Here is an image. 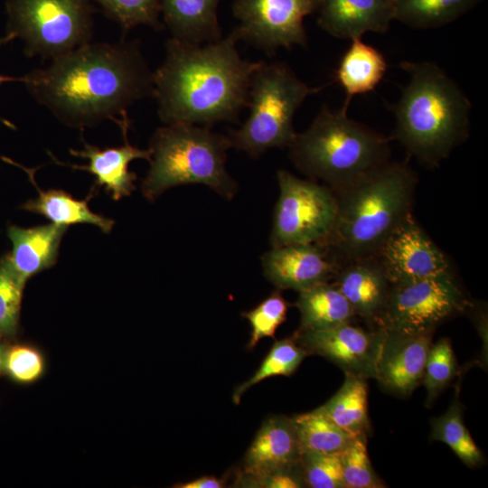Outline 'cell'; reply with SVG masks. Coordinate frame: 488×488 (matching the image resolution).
I'll return each instance as SVG.
<instances>
[{"label":"cell","mask_w":488,"mask_h":488,"mask_svg":"<svg viewBox=\"0 0 488 488\" xmlns=\"http://www.w3.org/2000/svg\"><path fill=\"white\" fill-rule=\"evenodd\" d=\"M153 73L139 42L87 43L23 76L32 97L63 124L118 126L136 102L154 95Z\"/></svg>","instance_id":"cell-1"},{"label":"cell","mask_w":488,"mask_h":488,"mask_svg":"<svg viewBox=\"0 0 488 488\" xmlns=\"http://www.w3.org/2000/svg\"><path fill=\"white\" fill-rule=\"evenodd\" d=\"M239 41L237 28L205 44L166 41L164 60L153 73V98L164 125L211 127L239 120L248 107L251 75L259 62L240 56Z\"/></svg>","instance_id":"cell-2"},{"label":"cell","mask_w":488,"mask_h":488,"mask_svg":"<svg viewBox=\"0 0 488 488\" xmlns=\"http://www.w3.org/2000/svg\"><path fill=\"white\" fill-rule=\"evenodd\" d=\"M408 83L393 105L397 140L423 164L435 167L470 133L471 102L459 85L433 61H402Z\"/></svg>","instance_id":"cell-3"},{"label":"cell","mask_w":488,"mask_h":488,"mask_svg":"<svg viewBox=\"0 0 488 488\" xmlns=\"http://www.w3.org/2000/svg\"><path fill=\"white\" fill-rule=\"evenodd\" d=\"M417 178L405 163L388 162L333 191L337 214L321 246L346 261L374 257L412 211Z\"/></svg>","instance_id":"cell-4"},{"label":"cell","mask_w":488,"mask_h":488,"mask_svg":"<svg viewBox=\"0 0 488 488\" xmlns=\"http://www.w3.org/2000/svg\"><path fill=\"white\" fill-rule=\"evenodd\" d=\"M348 105H323L310 126L287 147L294 165L311 180L339 190L389 162V140L351 118Z\"/></svg>","instance_id":"cell-5"},{"label":"cell","mask_w":488,"mask_h":488,"mask_svg":"<svg viewBox=\"0 0 488 488\" xmlns=\"http://www.w3.org/2000/svg\"><path fill=\"white\" fill-rule=\"evenodd\" d=\"M231 147L228 135L209 127L177 123L156 128L149 145L150 167L142 182L144 196L155 201L172 187L200 183L231 200L238 192L226 169Z\"/></svg>","instance_id":"cell-6"},{"label":"cell","mask_w":488,"mask_h":488,"mask_svg":"<svg viewBox=\"0 0 488 488\" xmlns=\"http://www.w3.org/2000/svg\"><path fill=\"white\" fill-rule=\"evenodd\" d=\"M321 89L303 81L286 62L259 61L250 79L249 116L228 134L232 147L251 158L272 148H287L296 134L297 109Z\"/></svg>","instance_id":"cell-7"},{"label":"cell","mask_w":488,"mask_h":488,"mask_svg":"<svg viewBox=\"0 0 488 488\" xmlns=\"http://www.w3.org/2000/svg\"><path fill=\"white\" fill-rule=\"evenodd\" d=\"M7 32L23 42L26 56L54 59L89 42L90 0H6Z\"/></svg>","instance_id":"cell-8"},{"label":"cell","mask_w":488,"mask_h":488,"mask_svg":"<svg viewBox=\"0 0 488 488\" xmlns=\"http://www.w3.org/2000/svg\"><path fill=\"white\" fill-rule=\"evenodd\" d=\"M279 197L270 234L272 247L289 244L323 245L337 214L334 192L325 184L304 180L286 170L277 173Z\"/></svg>","instance_id":"cell-9"},{"label":"cell","mask_w":488,"mask_h":488,"mask_svg":"<svg viewBox=\"0 0 488 488\" xmlns=\"http://www.w3.org/2000/svg\"><path fill=\"white\" fill-rule=\"evenodd\" d=\"M472 308L452 274L390 285L377 327L410 334L434 333L444 322Z\"/></svg>","instance_id":"cell-10"},{"label":"cell","mask_w":488,"mask_h":488,"mask_svg":"<svg viewBox=\"0 0 488 488\" xmlns=\"http://www.w3.org/2000/svg\"><path fill=\"white\" fill-rule=\"evenodd\" d=\"M318 4L319 0H234L240 41L269 56L279 48L306 47L304 19L317 11Z\"/></svg>","instance_id":"cell-11"},{"label":"cell","mask_w":488,"mask_h":488,"mask_svg":"<svg viewBox=\"0 0 488 488\" xmlns=\"http://www.w3.org/2000/svg\"><path fill=\"white\" fill-rule=\"evenodd\" d=\"M293 335L307 355L324 357L344 374L376 378L385 329H365L350 322L324 330H296Z\"/></svg>","instance_id":"cell-12"},{"label":"cell","mask_w":488,"mask_h":488,"mask_svg":"<svg viewBox=\"0 0 488 488\" xmlns=\"http://www.w3.org/2000/svg\"><path fill=\"white\" fill-rule=\"evenodd\" d=\"M374 258L390 285L452 274L448 258L414 220L412 213L390 233Z\"/></svg>","instance_id":"cell-13"},{"label":"cell","mask_w":488,"mask_h":488,"mask_svg":"<svg viewBox=\"0 0 488 488\" xmlns=\"http://www.w3.org/2000/svg\"><path fill=\"white\" fill-rule=\"evenodd\" d=\"M315 243L272 247L262 258L265 277L277 289L297 292L329 282L339 270L336 258Z\"/></svg>","instance_id":"cell-14"},{"label":"cell","mask_w":488,"mask_h":488,"mask_svg":"<svg viewBox=\"0 0 488 488\" xmlns=\"http://www.w3.org/2000/svg\"><path fill=\"white\" fill-rule=\"evenodd\" d=\"M302 449L291 418L274 416L263 422L248 448L239 474V486L301 465Z\"/></svg>","instance_id":"cell-15"},{"label":"cell","mask_w":488,"mask_h":488,"mask_svg":"<svg viewBox=\"0 0 488 488\" xmlns=\"http://www.w3.org/2000/svg\"><path fill=\"white\" fill-rule=\"evenodd\" d=\"M433 335L385 329L375 378L379 384L396 395L409 396L422 382Z\"/></svg>","instance_id":"cell-16"},{"label":"cell","mask_w":488,"mask_h":488,"mask_svg":"<svg viewBox=\"0 0 488 488\" xmlns=\"http://www.w3.org/2000/svg\"><path fill=\"white\" fill-rule=\"evenodd\" d=\"M334 285L355 316L376 328L385 307L390 284L374 257L347 261L334 277Z\"/></svg>","instance_id":"cell-17"},{"label":"cell","mask_w":488,"mask_h":488,"mask_svg":"<svg viewBox=\"0 0 488 488\" xmlns=\"http://www.w3.org/2000/svg\"><path fill=\"white\" fill-rule=\"evenodd\" d=\"M318 25L330 35L345 40L367 33H386L393 19L387 0H319Z\"/></svg>","instance_id":"cell-18"},{"label":"cell","mask_w":488,"mask_h":488,"mask_svg":"<svg viewBox=\"0 0 488 488\" xmlns=\"http://www.w3.org/2000/svg\"><path fill=\"white\" fill-rule=\"evenodd\" d=\"M129 127L121 128L125 143L121 146L99 148L84 143L83 149L70 152L72 155L89 160L87 165L70 164V167L88 171L95 176L96 186H103L115 201L128 196L136 189V174L128 169L130 162L136 159L151 158L150 149H140L129 144Z\"/></svg>","instance_id":"cell-19"},{"label":"cell","mask_w":488,"mask_h":488,"mask_svg":"<svg viewBox=\"0 0 488 488\" xmlns=\"http://www.w3.org/2000/svg\"><path fill=\"white\" fill-rule=\"evenodd\" d=\"M67 229V226L54 223L32 228L8 227L7 235L13 248L7 256L24 281L55 265L60 243Z\"/></svg>","instance_id":"cell-20"},{"label":"cell","mask_w":488,"mask_h":488,"mask_svg":"<svg viewBox=\"0 0 488 488\" xmlns=\"http://www.w3.org/2000/svg\"><path fill=\"white\" fill-rule=\"evenodd\" d=\"M220 0H160V15L171 38L205 44L222 38L217 15Z\"/></svg>","instance_id":"cell-21"},{"label":"cell","mask_w":488,"mask_h":488,"mask_svg":"<svg viewBox=\"0 0 488 488\" xmlns=\"http://www.w3.org/2000/svg\"><path fill=\"white\" fill-rule=\"evenodd\" d=\"M388 65L384 55L361 38L353 39L334 71V80L345 92L344 104L352 97L369 93L383 80Z\"/></svg>","instance_id":"cell-22"},{"label":"cell","mask_w":488,"mask_h":488,"mask_svg":"<svg viewBox=\"0 0 488 488\" xmlns=\"http://www.w3.org/2000/svg\"><path fill=\"white\" fill-rule=\"evenodd\" d=\"M2 159L23 168L39 192L35 199L29 200L22 205L23 210L42 215L52 223L58 225L69 227L79 223L91 224L99 228L104 233H108L112 230L114 221L93 212L88 205V200H76L62 190L42 191L34 182L33 170L24 168L5 157Z\"/></svg>","instance_id":"cell-23"},{"label":"cell","mask_w":488,"mask_h":488,"mask_svg":"<svg viewBox=\"0 0 488 488\" xmlns=\"http://www.w3.org/2000/svg\"><path fill=\"white\" fill-rule=\"evenodd\" d=\"M296 306L300 312L297 330H324L352 322V307L333 283L324 282L302 290Z\"/></svg>","instance_id":"cell-24"},{"label":"cell","mask_w":488,"mask_h":488,"mask_svg":"<svg viewBox=\"0 0 488 488\" xmlns=\"http://www.w3.org/2000/svg\"><path fill=\"white\" fill-rule=\"evenodd\" d=\"M321 407L341 428L354 437L368 438L371 423L367 379L345 374L342 387Z\"/></svg>","instance_id":"cell-25"},{"label":"cell","mask_w":488,"mask_h":488,"mask_svg":"<svg viewBox=\"0 0 488 488\" xmlns=\"http://www.w3.org/2000/svg\"><path fill=\"white\" fill-rule=\"evenodd\" d=\"M481 1L394 0L393 19L415 29L437 28L454 22Z\"/></svg>","instance_id":"cell-26"},{"label":"cell","mask_w":488,"mask_h":488,"mask_svg":"<svg viewBox=\"0 0 488 488\" xmlns=\"http://www.w3.org/2000/svg\"><path fill=\"white\" fill-rule=\"evenodd\" d=\"M291 419L302 453H341L356 438L341 428L322 407L295 415Z\"/></svg>","instance_id":"cell-27"},{"label":"cell","mask_w":488,"mask_h":488,"mask_svg":"<svg viewBox=\"0 0 488 488\" xmlns=\"http://www.w3.org/2000/svg\"><path fill=\"white\" fill-rule=\"evenodd\" d=\"M430 423L431 440L445 443L468 467H476L483 463V455L464 422L463 406L457 396L447 410L432 418Z\"/></svg>","instance_id":"cell-28"},{"label":"cell","mask_w":488,"mask_h":488,"mask_svg":"<svg viewBox=\"0 0 488 488\" xmlns=\"http://www.w3.org/2000/svg\"><path fill=\"white\" fill-rule=\"evenodd\" d=\"M307 353L296 343L294 335L275 341L256 372L245 382L237 386L232 400L235 405L242 395L260 381L275 376H291L302 363Z\"/></svg>","instance_id":"cell-29"},{"label":"cell","mask_w":488,"mask_h":488,"mask_svg":"<svg viewBox=\"0 0 488 488\" xmlns=\"http://www.w3.org/2000/svg\"><path fill=\"white\" fill-rule=\"evenodd\" d=\"M26 281L14 270L7 254L0 258V337L15 339Z\"/></svg>","instance_id":"cell-30"},{"label":"cell","mask_w":488,"mask_h":488,"mask_svg":"<svg viewBox=\"0 0 488 488\" xmlns=\"http://www.w3.org/2000/svg\"><path fill=\"white\" fill-rule=\"evenodd\" d=\"M457 373V361L450 340L441 338L436 343H432L421 382L427 391L426 406L434 402Z\"/></svg>","instance_id":"cell-31"},{"label":"cell","mask_w":488,"mask_h":488,"mask_svg":"<svg viewBox=\"0 0 488 488\" xmlns=\"http://www.w3.org/2000/svg\"><path fill=\"white\" fill-rule=\"evenodd\" d=\"M116 22L124 32L145 25L155 31L164 28L160 20V0H90Z\"/></svg>","instance_id":"cell-32"},{"label":"cell","mask_w":488,"mask_h":488,"mask_svg":"<svg viewBox=\"0 0 488 488\" xmlns=\"http://www.w3.org/2000/svg\"><path fill=\"white\" fill-rule=\"evenodd\" d=\"M46 371V359L42 350L28 343H7L3 375L19 385L38 381Z\"/></svg>","instance_id":"cell-33"},{"label":"cell","mask_w":488,"mask_h":488,"mask_svg":"<svg viewBox=\"0 0 488 488\" xmlns=\"http://www.w3.org/2000/svg\"><path fill=\"white\" fill-rule=\"evenodd\" d=\"M288 307L289 303L277 288L256 307L241 314L251 328L249 350H253L264 337L275 338L277 328L286 320Z\"/></svg>","instance_id":"cell-34"},{"label":"cell","mask_w":488,"mask_h":488,"mask_svg":"<svg viewBox=\"0 0 488 488\" xmlns=\"http://www.w3.org/2000/svg\"><path fill=\"white\" fill-rule=\"evenodd\" d=\"M368 438L356 437L340 453L345 488H383V481L375 473L368 450Z\"/></svg>","instance_id":"cell-35"},{"label":"cell","mask_w":488,"mask_h":488,"mask_svg":"<svg viewBox=\"0 0 488 488\" xmlns=\"http://www.w3.org/2000/svg\"><path fill=\"white\" fill-rule=\"evenodd\" d=\"M301 467L305 486L345 488L340 453H302Z\"/></svg>","instance_id":"cell-36"},{"label":"cell","mask_w":488,"mask_h":488,"mask_svg":"<svg viewBox=\"0 0 488 488\" xmlns=\"http://www.w3.org/2000/svg\"><path fill=\"white\" fill-rule=\"evenodd\" d=\"M251 487L261 488H301L306 487L301 465L295 468L280 470L263 476L253 483Z\"/></svg>","instance_id":"cell-37"},{"label":"cell","mask_w":488,"mask_h":488,"mask_svg":"<svg viewBox=\"0 0 488 488\" xmlns=\"http://www.w3.org/2000/svg\"><path fill=\"white\" fill-rule=\"evenodd\" d=\"M226 482L224 479L216 476H202L197 479L180 483L174 487L176 488H222L225 487Z\"/></svg>","instance_id":"cell-38"},{"label":"cell","mask_w":488,"mask_h":488,"mask_svg":"<svg viewBox=\"0 0 488 488\" xmlns=\"http://www.w3.org/2000/svg\"><path fill=\"white\" fill-rule=\"evenodd\" d=\"M14 39H15V36L12 33H6L5 36L1 37L0 38V47L5 43H7L8 42L10 41H13ZM7 81H20V82H23V77H20V78H17V77H10V76H5V75H0V86L5 83V82H7ZM0 120L2 122H4L6 126L10 127H14V126L6 121V120H3L1 117H0Z\"/></svg>","instance_id":"cell-39"},{"label":"cell","mask_w":488,"mask_h":488,"mask_svg":"<svg viewBox=\"0 0 488 488\" xmlns=\"http://www.w3.org/2000/svg\"><path fill=\"white\" fill-rule=\"evenodd\" d=\"M8 342L9 341H6L0 337V377L3 375L4 357Z\"/></svg>","instance_id":"cell-40"},{"label":"cell","mask_w":488,"mask_h":488,"mask_svg":"<svg viewBox=\"0 0 488 488\" xmlns=\"http://www.w3.org/2000/svg\"><path fill=\"white\" fill-rule=\"evenodd\" d=\"M387 1H389V2L392 3V2L394 1V0H387Z\"/></svg>","instance_id":"cell-41"}]
</instances>
